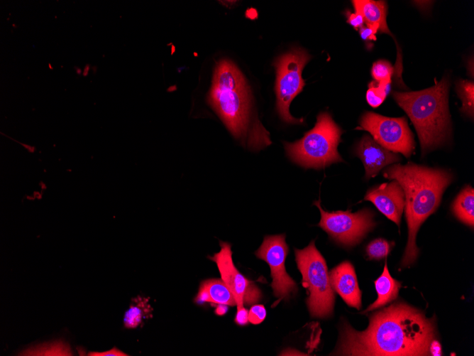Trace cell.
Listing matches in <instances>:
<instances>
[{"label": "cell", "mask_w": 474, "mask_h": 356, "mask_svg": "<svg viewBox=\"0 0 474 356\" xmlns=\"http://www.w3.org/2000/svg\"><path fill=\"white\" fill-rule=\"evenodd\" d=\"M401 286V283L390 274L385 261L382 274L375 281L377 298L363 313L381 308L396 299Z\"/></svg>", "instance_id": "2e32d148"}, {"label": "cell", "mask_w": 474, "mask_h": 356, "mask_svg": "<svg viewBox=\"0 0 474 356\" xmlns=\"http://www.w3.org/2000/svg\"><path fill=\"white\" fill-rule=\"evenodd\" d=\"M378 29L373 26H363L359 29L360 38L365 41H372L376 40V33Z\"/></svg>", "instance_id": "d4e9b609"}, {"label": "cell", "mask_w": 474, "mask_h": 356, "mask_svg": "<svg viewBox=\"0 0 474 356\" xmlns=\"http://www.w3.org/2000/svg\"><path fill=\"white\" fill-rule=\"evenodd\" d=\"M329 279L334 291L340 295L348 306L360 308L361 291L351 262L345 261L334 267L329 273Z\"/></svg>", "instance_id": "5bb4252c"}, {"label": "cell", "mask_w": 474, "mask_h": 356, "mask_svg": "<svg viewBox=\"0 0 474 356\" xmlns=\"http://www.w3.org/2000/svg\"><path fill=\"white\" fill-rule=\"evenodd\" d=\"M207 101L236 139L254 149L271 144L263 126L251 122L250 90L231 61L222 60L216 65Z\"/></svg>", "instance_id": "3957f363"}, {"label": "cell", "mask_w": 474, "mask_h": 356, "mask_svg": "<svg viewBox=\"0 0 474 356\" xmlns=\"http://www.w3.org/2000/svg\"><path fill=\"white\" fill-rule=\"evenodd\" d=\"M383 176L397 180L404 193L408 239L401 264L409 266L419 254L416 245L417 231L438 208L444 190L453 180V175L445 169L408 163L387 167L383 171Z\"/></svg>", "instance_id": "7a4b0ae2"}, {"label": "cell", "mask_w": 474, "mask_h": 356, "mask_svg": "<svg viewBox=\"0 0 474 356\" xmlns=\"http://www.w3.org/2000/svg\"><path fill=\"white\" fill-rule=\"evenodd\" d=\"M355 151L363 163L365 178L368 180L375 177L384 167L401 160L397 153L386 149L366 134L358 143Z\"/></svg>", "instance_id": "4fadbf2b"}, {"label": "cell", "mask_w": 474, "mask_h": 356, "mask_svg": "<svg viewBox=\"0 0 474 356\" xmlns=\"http://www.w3.org/2000/svg\"><path fill=\"white\" fill-rule=\"evenodd\" d=\"M311 55L301 48L278 57L273 65L276 68L275 92L277 110L281 119L287 123L299 124L302 119L293 117L290 113V105L293 99L301 92L305 82L302 72L310 60Z\"/></svg>", "instance_id": "52a82bcc"}, {"label": "cell", "mask_w": 474, "mask_h": 356, "mask_svg": "<svg viewBox=\"0 0 474 356\" xmlns=\"http://www.w3.org/2000/svg\"><path fill=\"white\" fill-rule=\"evenodd\" d=\"M364 200L370 201L377 210L399 227L405 205V196L400 184L395 180L368 190Z\"/></svg>", "instance_id": "7c38bea8"}, {"label": "cell", "mask_w": 474, "mask_h": 356, "mask_svg": "<svg viewBox=\"0 0 474 356\" xmlns=\"http://www.w3.org/2000/svg\"><path fill=\"white\" fill-rule=\"evenodd\" d=\"M228 311V306L224 304H219L216 307L215 313L219 315H223Z\"/></svg>", "instance_id": "f1b7e54d"}, {"label": "cell", "mask_w": 474, "mask_h": 356, "mask_svg": "<svg viewBox=\"0 0 474 356\" xmlns=\"http://www.w3.org/2000/svg\"><path fill=\"white\" fill-rule=\"evenodd\" d=\"M90 67H91V66H90L89 64H87V65L84 66V70H82V75H83L84 77H87V76L88 75V74H89V72Z\"/></svg>", "instance_id": "f546056e"}, {"label": "cell", "mask_w": 474, "mask_h": 356, "mask_svg": "<svg viewBox=\"0 0 474 356\" xmlns=\"http://www.w3.org/2000/svg\"><path fill=\"white\" fill-rule=\"evenodd\" d=\"M221 249L209 259L214 261L219 269L221 280L231 291L237 308L257 303L261 298L258 286L246 278L235 266L232 259L231 246L220 241Z\"/></svg>", "instance_id": "8fae6325"}, {"label": "cell", "mask_w": 474, "mask_h": 356, "mask_svg": "<svg viewBox=\"0 0 474 356\" xmlns=\"http://www.w3.org/2000/svg\"><path fill=\"white\" fill-rule=\"evenodd\" d=\"M75 70H76V73L77 75H79L82 74V70H81V68L75 67Z\"/></svg>", "instance_id": "4dcf8cb0"}, {"label": "cell", "mask_w": 474, "mask_h": 356, "mask_svg": "<svg viewBox=\"0 0 474 356\" xmlns=\"http://www.w3.org/2000/svg\"><path fill=\"white\" fill-rule=\"evenodd\" d=\"M449 80L444 76L431 87L414 92L393 91L397 104L409 117L418 134L424 156L446 143L451 138L448 111Z\"/></svg>", "instance_id": "277c9868"}, {"label": "cell", "mask_w": 474, "mask_h": 356, "mask_svg": "<svg viewBox=\"0 0 474 356\" xmlns=\"http://www.w3.org/2000/svg\"><path fill=\"white\" fill-rule=\"evenodd\" d=\"M392 249L390 242L382 238L370 242L366 247V254L370 259H382L387 256Z\"/></svg>", "instance_id": "603a6c76"}, {"label": "cell", "mask_w": 474, "mask_h": 356, "mask_svg": "<svg viewBox=\"0 0 474 356\" xmlns=\"http://www.w3.org/2000/svg\"><path fill=\"white\" fill-rule=\"evenodd\" d=\"M456 91L462 102L461 112L473 118L474 114L473 82L461 80L456 84Z\"/></svg>", "instance_id": "ffe728a7"}, {"label": "cell", "mask_w": 474, "mask_h": 356, "mask_svg": "<svg viewBox=\"0 0 474 356\" xmlns=\"http://www.w3.org/2000/svg\"><path fill=\"white\" fill-rule=\"evenodd\" d=\"M434 317L399 301L369 316V325L357 331L343 322L336 355L425 356L436 340Z\"/></svg>", "instance_id": "6da1fadb"}, {"label": "cell", "mask_w": 474, "mask_h": 356, "mask_svg": "<svg viewBox=\"0 0 474 356\" xmlns=\"http://www.w3.org/2000/svg\"><path fill=\"white\" fill-rule=\"evenodd\" d=\"M453 215L463 223L473 227L474 190L468 185L458 195L452 204Z\"/></svg>", "instance_id": "e0dca14e"}, {"label": "cell", "mask_w": 474, "mask_h": 356, "mask_svg": "<svg viewBox=\"0 0 474 356\" xmlns=\"http://www.w3.org/2000/svg\"><path fill=\"white\" fill-rule=\"evenodd\" d=\"M295 260L302 276V285L308 290L307 305L313 318L331 316L335 294L326 261L312 241L302 249H294Z\"/></svg>", "instance_id": "8992f818"}, {"label": "cell", "mask_w": 474, "mask_h": 356, "mask_svg": "<svg viewBox=\"0 0 474 356\" xmlns=\"http://www.w3.org/2000/svg\"><path fill=\"white\" fill-rule=\"evenodd\" d=\"M48 67H49V68H50L51 70L53 69V68L51 66V64H50V63L48 64Z\"/></svg>", "instance_id": "1f68e13d"}, {"label": "cell", "mask_w": 474, "mask_h": 356, "mask_svg": "<svg viewBox=\"0 0 474 356\" xmlns=\"http://www.w3.org/2000/svg\"><path fill=\"white\" fill-rule=\"evenodd\" d=\"M89 356H127L126 353L122 352L116 347H113L112 349L105 351V352H90L88 353Z\"/></svg>", "instance_id": "83f0119b"}, {"label": "cell", "mask_w": 474, "mask_h": 356, "mask_svg": "<svg viewBox=\"0 0 474 356\" xmlns=\"http://www.w3.org/2000/svg\"><path fill=\"white\" fill-rule=\"evenodd\" d=\"M356 13L360 14L366 26H373L381 33L392 35L387 24V3L385 1L353 0Z\"/></svg>", "instance_id": "9a60e30c"}, {"label": "cell", "mask_w": 474, "mask_h": 356, "mask_svg": "<svg viewBox=\"0 0 474 356\" xmlns=\"http://www.w3.org/2000/svg\"><path fill=\"white\" fill-rule=\"evenodd\" d=\"M200 285L206 290L209 303L231 306L236 305L231 291L221 279H207L202 281Z\"/></svg>", "instance_id": "ac0fdd59"}, {"label": "cell", "mask_w": 474, "mask_h": 356, "mask_svg": "<svg viewBox=\"0 0 474 356\" xmlns=\"http://www.w3.org/2000/svg\"><path fill=\"white\" fill-rule=\"evenodd\" d=\"M266 317V309L263 305L255 304L248 311V321L254 325L261 323Z\"/></svg>", "instance_id": "cb8c5ba5"}, {"label": "cell", "mask_w": 474, "mask_h": 356, "mask_svg": "<svg viewBox=\"0 0 474 356\" xmlns=\"http://www.w3.org/2000/svg\"><path fill=\"white\" fill-rule=\"evenodd\" d=\"M346 16L347 22L352 26L354 29L358 30L364 26V19L360 14L347 11Z\"/></svg>", "instance_id": "484cf974"}, {"label": "cell", "mask_w": 474, "mask_h": 356, "mask_svg": "<svg viewBox=\"0 0 474 356\" xmlns=\"http://www.w3.org/2000/svg\"><path fill=\"white\" fill-rule=\"evenodd\" d=\"M289 247L285 242V234L265 236L255 256L264 260L270 268L274 296L278 298L277 303L287 300L291 294H295L297 286L295 281L286 272L285 261Z\"/></svg>", "instance_id": "30bf717a"}, {"label": "cell", "mask_w": 474, "mask_h": 356, "mask_svg": "<svg viewBox=\"0 0 474 356\" xmlns=\"http://www.w3.org/2000/svg\"><path fill=\"white\" fill-rule=\"evenodd\" d=\"M314 205L321 213L318 226L342 245L352 247L358 244L375 225L374 214L370 210L327 212L322 209L319 200L314 201Z\"/></svg>", "instance_id": "9c48e42d"}, {"label": "cell", "mask_w": 474, "mask_h": 356, "mask_svg": "<svg viewBox=\"0 0 474 356\" xmlns=\"http://www.w3.org/2000/svg\"><path fill=\"white\" fill-rule=\"evenodd\" d=\"M357 129L368 131L382 146L392 152L401 153L406 158H409L414 151V135L404 117L393 118L366 112Z\"/></svg>", "instance_id": "ba28073f"}, {"label": "cell", "mask_w": 474, "mask_h": 356, "mask_svg": "<svg viewBox=\"0 0 474 356\" xmlns=\"http://www.w3.org/2000/svg\"><path fill=\"white\" fill-rule=\"evenodd\" d=\"M234 320L238 325H246L248 323V311L244 306L237 308Z\"/></svg>", "instance_id": "4316f807"}, {"label": "cell", "mask_w": 474, "mask_h": 356, "mask_svg": "<svg viewBox=\"0 0 474 356\" xmlns=\"http://www.w3.org/2000/svg\"><path fill=\"white\" fill-rule=\"evenodd\" d=\"M342 132L329 113L320 112L314 128L301 139L285 143V149L295 163L306 168H323L343 161L337 150Z\"/></svg>", "instance_id": "5b68a950"}, {"label": "cell", "mask_w": 474, "mask_h": 356, "mask_svg": "<svg viewBox=\"0 0 474 356\" xmlns=\"http://www.w3.org/2000/svg\"><path fill=\"white\" fill-rule=\"evenodd\" d=\"M133 301L123 318L124 326L126 328H137L144 318L150 315L152 311L148 299L137 297Z\"/></svg>", "instance_id": "d6986e66"}, {"label": "cell", "mask_w": 474, "mask_h": 356, "mask_svg": "<svg viewBox=\"0 0 474 356\" xmlns=\"http://www.w3.org/2000/svg\"><path fill=\"white\" fill-rule=\"evenodd\" d=\"M393 72L391 63L385 60L375 62L371 68L373 78L380 84H390Z\"/></svg>", "instance_id": "7402d4cb"}, {"label": "cell", "mask_w": 474, "mask_h": 356, "mask_svg": "<svg viewBox=\"0 0 474 356\" xmlns=\"http://www.w3.org/2000/svg\"><path fill=\"white\" fill-rule=\"evenodd\" d=\"M390 84H380L373 81L369 84V88L366 92V101L368 104L374 108L379 107L386 98L389 92Z\"/></svg>", "instance_id": "44dd1931"}]
</instances>
